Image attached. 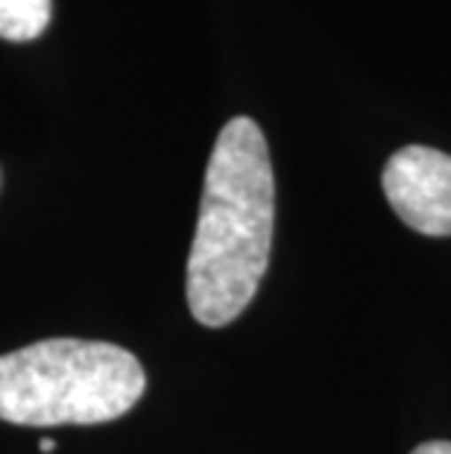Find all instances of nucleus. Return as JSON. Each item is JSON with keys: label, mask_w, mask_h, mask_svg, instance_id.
I'll return each mask as SVG.
<instances>
[{"label": "nucleus", "mask_w": 451, "mask_h": 454, "mask_svg": "<svg viewBox=\"0 0 451 454\" xmlns=\"http://www.w3.org/2000/svg\"><path fill=\"white\" fill-rule=\"evenodd\" d=\"M276 179L261 127L232 118L211 150L188 255V308L197 323L237 320L270 264Z\"/></svg>", "instance_id": "1"}, {"label": "nucleus", "mask_w": 451, "mask_h": 454, "mask_svg": "<svg viewBox=\"0 0 451 454\" xmlns=\"http://www.w3.org/2000/svg\"><path fill=\"white\" fill-rule=\"evenodd\" d=\"M147 390L132 352L56 337L0 355V419L30 428L100 425L129 413Z\"/></svg>", "instance_id": "2"}, {"label": "nucleus", "mask_w": 451, "mask_h": 454, "mask_svg": "<svg viewBox=\"0 0 451 454\" xmlns=\"http://www.w3.org/2000/svg\"><path fill=\"white\" fill-rule=\"evenodd\" d=\"M384 197L401 223L431 238L451 235V156L434 147H401L381 173Z\"/></svg>", "instance_id": "3"}, {"label": "nucleus", "mask_w": 451, "mask_h": 454, "mask_svg": "<svg viewBox=\"0 0 451 454\" xmlns=\"http://www.w3.org/2000/svg\"><path fill=\"white\" fill-rule=\"evenodd\" d=\"M51 0H0V38L33 42L51 24Z\"/></svg>", "instance_id": "4"}, {"label": "nucleus", "mask_w": 451, "mask_h": 454, "mask_svg": "<svg viewBox=\"0 0 451 454\" xmlns=\"http://www.w3.org/2000/svg\"><path fill=\"white\" fill-rule=\"evenodd\" d=\"M410 454H451V442L446 440H431V442H422Z\"/></svg>", "instance_id": "5"}, {"label": "nucleus", "mask_w": 451, "mask_h": 454, "mask_svg": "<svg viewBox=\"0 0 451 454\" xmlns=\"http://www.w3.org/2000/svg\"><path fill=\"white\" fill-rule=\"evenodd\" d=\"M38 449H42L44 454H51V451L56 449V440H51V437H42V440H38Z\"/></svg>", "instance_id": "6"}]
</instances>
